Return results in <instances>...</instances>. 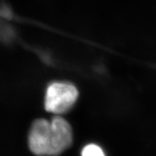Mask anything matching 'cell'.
Returning <instances> with one entry per match:
<instances>
[{"mask_svg":"<svg viewBox=\"0 0 156 156\" xmlns=\"http://www.w3.org/2000/svg\"><path fill=\"white\" fill-rule=\"evenodd\" d=\"M77 88L70 83L55 81L49 85L44 99L45 109L50 113L61 115L69 111L76 102Z\"/></svg>","mask_w":156,"mask_h":156,"instance_id":"cell-1","label":"cell"},{"mask_svg":"<svg viewBox=\"0 0 156 156\" xmlns=\"http://www.w3.org/2000/svg\"><path fill=\"white\" fill-rule=\"evenodd\" d=\"M51 141L50 121L46 119L36 120L29 133V149L36 155L50 156Z\"/></svg>","mask_w":156,"mask_h":156,"instance_id":"cell-2","label":"cell"},{"mask_svg":"<svg viewBox=\"0 0 156 156\" xmlns=\"http://www.w3.org/2000/svg\"><path fill=\"white\" fill-rule=\"evenodd\" d=\"M52 143L50 156L61 154L71 146L73 134L69 123L62 117L56 116L50 120Z\"/></svg>","mask_w":156,"mask_h":156,"instance_id":"cell-3","label":"cell"},{"mask_svg":"<svg viewBox=\"0 0 156 156\" xmlns=\"http://www.w3.org/2000/svg\"><path fill=\"white\" fill-rule=\"evenodd\" d=\"M81 156H105L104 150L95 144L86 145L81 151Z\"/></svg>","mask_w":156,"mask_h":156,"instance_id":"cell-4","label":"cell"}]
</instances>
